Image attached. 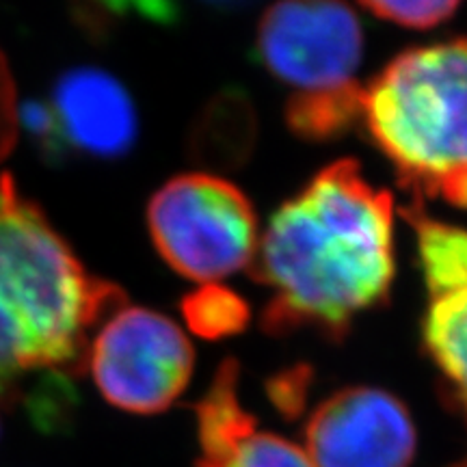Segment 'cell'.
<instances>
[{"instance_id": "52a82bcc", "label": "cell", "mask_w": 467, "mask_h": 467, "mask_svg": "<svg viewBox=\"0 0 467 467\" xmlns=\"http://www.w3.org/2000/svg\"><path fill=\"white\" fill-rule=\"evenodd\" d=\"M314 467H409L418 431L399 396L372 385H348L320 400L303 426Z\"/></svg>"}, {"instance_id": "2e32d148", "label": "cell", "mask_w": 467, "mask_h": 467, "mask_svg": "<svg viewBox=\"0 0 467 467\" xmlns=\"http://www.w3.org/2000/svg\"><path fill=\"white\" fill-rule=\"evenodd\" d=\"M80 11L93 26L121 17H143L156 25H171L178 17L175 0H78Z\"/></svg>"}, {"instance_id": "44dd1931", "label": "cell", "mask_w": 467, "mask_h": 467, "mask_svg": "<svg viewBox=\"0 0 467 467\" xmlns=\"http://www.w3.org/2000/svg\"><path fill=\"white\" fill-rule=\"evenodd\" d=\"M0 409H3V405H0ZM0 437H3V416H0Z\"/></svg>"}, {"instance_id": "30bf717a", "label": "cell", "mask_w": 467, "mask_h": 467, "mask_svg": "<svg viewBox=\"0 0 467 467\" xmlns=\"http://www.w3.org/2000/svg\"><path fill=\"white\" fill-rule=\"evenodd\" d=\"M258 143V115L241 87H225L202 109L191 130L192 159L214 169H238Z\"/></svg>"}, {"instance_id": "ac0fdd59", "label": "cell", "mask_w": 467, "mask_h": 467, "mask_svg": "<svg viewBox=\"0 0 467 467\" xmlns=\"http://www.w3.org/2000/svg\"><path fill=\"white\" fill-rule=\"evenodd\" d=\"M309 377H312L309 368H292V370L282 372L268 383V396L279 411H284L285 416L301 413L303 405H306Z\"/></svg>"}, {"instance_id": "4fadbf2b", "label": "cell", "mask_w": 467, "mask_h": 467, "mask_svg": "<svg viewBox=\"0 0 467 467\" xmlns=\"http://www.w3.org/2000/svg\"><path fill=\"white\" fill-rule=\"evenodd\" d=\"M180 307L192 334L206 340L241 334L251 320L249 303L236 290L221 284H203L189 292Z\"/></svg>"}, {"instance_id": "d6986e66", "label": "cell", "mask_w": 467, "mask_h": 467, "mask_svg": "<svg viewBox=\"0 0 467 467\" xmlns=\"http://www.w3.org/2000/svg\"><path fill=\"white\" fill-rule=\"evenodd\" d=\"M203 3L214 5V7L221 9H234V7H243V5L254 3V0H203Z\"/></svg>"}, {"instance_id": "8992f818", "label": "cell", "mask_w": 467, "mask_h": 467, "mask_svg": "<svg viewBox=\"0 0 467 467\" xmlns=\"http://www.w3.org/2000/svg\"><path fill=\"white\" fill-rule=\"evenodd\" d=\"M87 366L104 400L132 416H156L191 383L195 348L165 314L124 303L91 340Z\"/></svg>"}, {"instance_id": "5bb4252c", "label": "cell", "mask_w": 467, "mask_h": 467, "mask_svg": "<svg viewBox=\"0 0 467 467\" xmlns=\"http://www.w3.org/2000/svg\"><path fill=\"white\" fill-rule=\"evenodd\" d=\"M17 121H20V128L25 130L39 159L48 162V165L57 167L72 156L55 109L48 100H26L20 107Z\"/></svg>"}, {"instance_id": "7a4b0ae2", "label": "cell", "mask_w": 467, "mask_h": 467, "mask_svg": "<svg viewBox=\"0 0 467 467\" xmlns=\"http://www.w3.org/2000/svg\"><path fill=\"white\" fill-rule=\"evenodd\" d=\"M126 303L89 273L42 208L0 173V405L39 429L67 426L91 329Z\"/></svg>"}, {"instance_id": "277c9868", "label": "cell", "mask_w": 467, "mask_h": 467, "mask_svg": "<svg viewBox=\"0 0 467 467\" xmlns=\"http://www.w3.org/2000/svg\"><path fill=\"white\" fill-rule=\"evenodd\" d=\"M148 230L178 275L219 282L249 266L258 249V214L241 186L213 173H182L150 197Z\"/></svg>"}, {"instance_id": "8fae6325", "label": "cell", "mask_w": 467, "mask_h": 467, "mask_svg": "<svg viewBox=\"0 0 467 467\" xmlns=\"http://www.w3.org/2000/svg\"><path fill=\"white\" fill-rule=\"evenodd\" d=\"M422 347L440 377L441 400L467 424V290L431 301Z\"/></svg>"}, {"instance_id": "9a60e30c", "label": "cell", "mask_w": 467, "mask_h": 467, "mask_svg": "<svg viewBox=\"0 0 467 467\" xmlns=\"http://www.w3.org/2000/svg\"><path fill=\"white\" fill-rule=\"evenodd\" d=\"M361 5L383 20L407 28H433L446 22L461 0H359Z\"/></svg>"}, {"instance_id": "5b68a950", "label": "cell", "mask_w": 467, "mask_h": 467, "mask_svg": "<svg viewBox=\"0 0 467 467\" xmlns=\"http://www.w3.org/2000/svg\"><path fill=\"white\" fill-rule=\"evenodd\" d=\"M255 58L288 100L359 91L364 28L344 0H277L262 16Z\"/></svg>"}, {"instance_id": "9c48e42d", "label": "cell", "mask_w": 467, "mask_h": 467, "mask_svg": "<svg viewBox=\"0 0 467 467\" xmlns=\"http://www.w3.org/2000/svg\"><path fill=\"white\" fill-rule=\"evenodd\" d=\"M48 102L72 156L113 161L130 154L137 143V107L121 80L107 69H66L55 80Z\"/></svg>"}, {"instance_id": "ba28073f", "label": "cell", "mask_w": 467, "mask_h": 467, "mask_svg": "<svg viewBox=\"0 0 467 467\" xmlns=\"http://www.w3.org/2000/svg\"><path fill=\"white\" fill-rule=\"evenodd\" d=\"M241 366L223 359L195 411V467H314L295 441L258 429L238 394Z\"/></svg>"}, {"instance_id": "ffe728a7", "label": "cell", "mask_w": 467, "mask_h": 467, "mask_svg": "<svg viewBox=\"0 0 467 467\" xmlns=\"http://www.w3.org/2000/svg\"><path fill=\"white\" fill-rule=\"evenodd\" d=\"M452 467H467V459H463V461H461V463H457V465H452Z\"/></svg>"}, {"instance_id": "6da1fadb", "label": "cell", "mask_w": 467, "mask_h": 467, "mask_svg": "<svg viewBox=\"0 0 467 467\" xmlns=\"http://www.w3.org/2000/svg\"><path fill=\"white\" fill-rule=\"evenodd\" d=\"M268 290L262 329L342 342L392 292L394 200L358 161L320 169L268 221L249 265Z\"/></svg>"}, {"instance_id": "e0dca14e", "label": "cell", "mask_w": 467, "mask_h": 467, "mask_svg": "<svg viewBox=\"0 0 467 467\" xmlns=\"http://www.w3.org/2000/svg\"><path fill=\"white\" fill-rule=\"evenodd\" d=\"M20 107H17V93L11 67L0 52V162H3L14 150L17 130H20Z\"/></svg>"}, {"instance_id": "3957f363", "label": "cell", "mask_w": 467, "mask_h": 467, "mask_svg": "<svg viewBox=\"0 0 467 467\" xmlns=\"http://www.w3.org/2000/svg\"><path fill=\"white\" fill-rule=\"evenodd\" d=\"M361 124L416 202L467 208V37L396 55L364 87Z\"/></svg>"}, {"instance_id": "7c38bea8", "label": "cell", "mask_w": 467, "mask_h": 467, "mask_svg": "<svg viewBox=\"0 0 467 467\" xmlns=\"http://www.w3.org/2000/svg\"><path fill=\"white\" fill-rule=\"evenodd\" d=\"M416 232V255L431 301L467 290V230L424 213L413 200L402 210Z\"/></svg>"}]
</instances>
